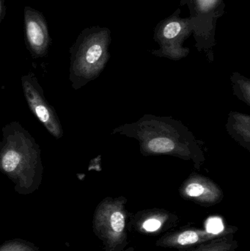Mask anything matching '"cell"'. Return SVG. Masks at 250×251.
Listing matches in <instances>:
<instances>
[{"label": "cell", "instance_id": "obj_7", "mask_svg": "<svg viewBox=\"0 0 250 251\" xmlns=\"http://www.w3.org/2000/svg\"><path fill=\"white\" fill-rule=\"evenodd\" d=\"M237 230L236 227L228 226L220 232L214 233L201 228H182L162 236L157 240L156 245L159 247L179 250L194 249L216 239L233 236Z\"/></svg>", "mask_w": 250, "mask_h": 251}, {"label": "cell", "instance_id": "obj_10", "mask_svg": "<svg viewBox=\"0 0 250 251\" xmlns=\"http://www.w3.org/2000/svg\"><path fill=\"white\" fill-rule=\"evenodd\" d=\"M174 215L164 210L142 211L133 220L134 226L144 234H156L176 225Z\"/></svg>", "mask_w": 250, "mask_h": 251}, {"label": "cell", "instance_id": "obj_13", "mask_svg": "<svg viewBox=\"0 0 250 251\" xmlns=\"http://www.w3.org/2000/svg\"><path fill=\"white\" fill-rule=\"evenodd\" d=\"M0 251H39L36 246L22 240L6 242L0 246Z\"/></svg>", "mask_w": 250, "mask_h": 251}, {"label": "cell", "instance_id": "obj_12", "mask_svg": "<svg viewBox=\"0 0 250 251\" xmlns=\"http://www.w3.org/2000/svg\"><path fill=\"white\" fill-rule=\"evenodd\" d=\"M238 247L239 243L229 236L199 245L190 251H236Z\"/></svg>", "mask_w": 250, "mask_h": 251}, {"label": "cell", "instance_id": "obj_8", "mask_svg": "<svg viewBox=\"0 0 250 251\" xmlns=\"http://www.w3.org/2000/svg\"><path fill=\"white\" fill-rule=\"evenodd\" d=\"M24 31L28 50L34 57L46 55L51 38L44 14L38 10L24 7Z\"/></svg>", "mask_w": 250, "mask_h": 251}, {"label": "cell", "instance_id": "obj_6", "mask_svg": "<svg viewBox=\"0 0 250 251\" xmlns=\"http://www.w3.org/2000/svg\"><path fill=\"white\" fill-rule=\"evenodd\" d=\"M23 93L29 108L51 135L59 139L63 136V128L52 107L45 100L43 90L32 74L22 77Z\"/></svg>", "mask_w": 250, "mask_h": 251}, {"label": "cell", "instance_id": "obj_4", "mask_svg": "<svg viewBox=\"0 0 250 251\" xmlns=\"http://www.w3.org/2000/svg\"><path fill=\"white\" fill-rule=\"evenodd\" d=\"M181 4L189 7L196 47L208 51L215 44L217 20L226 13L224 0H182Z\"/></svg>", "mask_w": 250, "mask_h": 251}, {"label": "cell", "instance_id": "obj_11", "mask_svg": "<svg viewBox=\"0 0 250 251\" xmlns=\"http://www.w3.org/2000/svg\"><path fill=\"white\" fill-rule=\"evenodd\" d=\"M139 138L144 149L151 153H176L180 148V138L174 137L171 133L168 136L165 134H157V136L153 134L151 136L145 134V137Z\"/></svg>", "mask_w": 250, "mask_h": 251}, {"label": "cell", "instance_id": "obj_3", "mask_svg": "<svg viewBox=\"0 0 250 251\" xmlns=\"http://www.w3.org/2000/svg\"><path fill=\"white\" fill-rule=\"evenodd\" d=\"M123 198H107L97 206L92 228L105 251H123L127 246V211Z\"/></svg>", "mask_w": 250, "mask_h": 251}, {"label": "cell", "instance_id": "obj_9", "mask_svg": "<svg viewBox=\"0 0 250 251\" xmlns=\"http://www.w3.org/2000/svg\"><path fill=\"white\" fill-rule=\"evenodd\" d=\"M182 197L202 206L217 204L223 200L222 190L214 183L204 178L189 180L181 190Z\"/></svg>", "mask_w": 250, "mask_h": 251}, {"label": "cell", "instance_id": "obj_2", "mask_svg": "<svg viewBox=\"0 0 250 251\" xmlns=\"http://www.w3.org/2000/svg\"><path fill=\"white\" fill-rule=\"evenodd\" d=\"M111 31L95 26L85 28L70 48V79L88 81L101 72L110 57Z\"/></svg>", "mask_w": 250, "mask_h": 251}, {"label": "cell", "instance_id": "obj_14", "mask_svg": "<svg viewBox=\"0 0 250 251\" xmlns=\"http://www.w3.org/2000/svg\"><path fill=\"white\" fill-rule=\"evenodd\" d=\"M6 5L4 0H0V24L2 22L6 15Z\"/></svg>", "mask_w": 250, "mask_h": 251}, {"label": "cell", "instance_id": "obj_1", "mask_svg": "<svg viewBox=\"0 0 250 251\" xmlns=\"http://www.w3.org/2000/svg\"><path fill=\"white\" fill-rule=\"evenodd\" d=\"M0 171L16 184V191L29 194L42 180L41 149L27 131L18 123L6 126L0 142Z\"/></svg>", "mask_w": 250, "mask_h": 251}, {"label": "cell", "instance_id": "obj_5", "mask_svg": "<svg viewBox=\"0 0 250 251\" xmlns=\"http://www.w3.org/2000/svg\"><path fill=\"white\" fill-rule=\"evenodd\" d=\"M180 13L178 9L156 26L154 39L161 48L157 52L162 56L180 58L189 51L182 48V44L192 34V25L189 17H181Z\"/></svg>", "mask_w": 250, "mask_h": 251}]
</instances>
